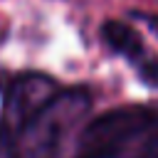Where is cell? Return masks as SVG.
<instances>
[{
	"label": "cell",
	"instance_id": "cell-1",
	"mask_svg": "<svg viewBox=\"0 0 158 158\" xmlns=\"http://www.w3.org/2000/svg\"><path fill=\"white\" fill-rule=\"evenodd\" d=\"M158 126V111L151 106H118L96 116L79 138V158L109 156L126 151L128 143Z\"/></svg>",
	"mask_w": 158,
	"mask_h": 158
},
{
	"label": "cell",
	"instance_id": "cell-2",
	"mask_svg": "<svg viewBox=\"0 0 158 158\" xmlns=\"http://www.w3.org/2000/svg\"><path fill=\"white\" fill-rule=\"evenodd\" d=\"M89 96L84 91L57 94L17 136L20 158H57L64 131L86 111Z\"/></svg>",
	"mask_w": 158,
	"mask_h": 158
},
{
	"label": "cell",
	"instance_id": "cell-3",
	"mask_svg": "<svg viewBox=\"0 0 158 158\" xmlns=\"http://www.w3.org/2000/svg\"><path fill=\"white\" fill-rule=\"evenodd\" d=\"M59 94V86L52 77L32 72V74H20L7 94H5V109H2V121L0 126L7 128L10 133L20 136L22 128Z\"/></svg>",
	"mask_w": 158,
	"mask_h": 158
},
{
	"label": "cell",
	"instance_id": "cell-4",
	"mask_svg": "<svg viewBox=\"0 0 158 158\" xmlns=\"http://www.w3.org/2000/svg\"><path fill=\"white\" fill-rule=\"evenodd\" d=\"M101 37L114 52H121V54H128V57L141 54V47H143L141 35L121 20H106L101 25Z\"/></svg>",
	"mask_w": 158,
	"mask_h": 158
},
{
	"label": "cell",
	"instance_id": "cell-5",
	"mask_svg": "<svg viewBox=\"0 0 158 158\" xmlns=\"http://www.w3.org/2000/svg\"><path fill=\"white\" fill-rule=\"evenodd\" d=\"M0 158H20L17 156V136L0 126Z\"/></svg>",
	"mask_w": 158,
	"mask_h": 158
},
{
	"label": "cell",
	"instance_id": "cell-6",
	"mask_svg": "<svg viewBox=\"0 0 158 158\" xmlns=\"http://www.w3.org/2000/svg\"><path fill=\"white\" fill-rule=\"evenodd\" d=\"M141 79L153 84V86H158V59H151V62H146L141 67Z\"/></svg>",
	"mask_w": 158,
	"mask_h": 158
},
{
	"label": "cell",
	"instance_id": "cell-7",
	"mask_svg": "<svg viewBox=\"0 0 158 158\" xmlns=\"http://www.w3.org/2000/svg\"><path fill=\"white\" fill-rule=\"evenodd\" d=\"M94 158H131L128 151H118V153H109V156H94Z\"/></svg>",
	"mask_w": 158,
	"mask_h": 158
}]
</instances>
